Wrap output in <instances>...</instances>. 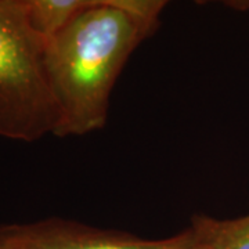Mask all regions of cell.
Wrapping results in <instances>:
<instances>
[{
    "instance_id": "obj_4",
    "label": "cell",
    "mask_w": 249,
    "mask_h": 249,
    "mask_svg": "<svg viewBox=\"0 0 249 249\" xmlns=\"http://www.w3.org/2000/svg\"><path fill=\"white\" fill-rule=\"evenodd\" d=\"M196 227L201 249H249V213L235 219H214L196 216Z\"/></svg>"
},
{
    "instance_id": "obj_5",
    "label": "cell",
    "mask_w": 249,
    "mask_h": 249,
    "mask_svg": "<svg viewBox=\"0 0 249 249\" xmlns=\"http://www.w3.org/2000/svg\"><path fill=\"white\" fill-rule=\"evenodd\" d=\"M34 27L47 37L67 24L82 10L98 4L100 0H19Z\"/></svg>"
},
{
    "instance_id": "obj_3",
    "label": "cell",
    "mask_w": 249,
    "mask_h": 249,
    "mask_svg": "<svg viewBox=\"0 0 249 249\" xmlns=\"http://www.w3.org/2000/svg\"><path fill=\"white\" fill-rule=\"evenodd\" d=\"M3 249H201L196 227L168 238L145 240L62 219L0 226Z\"/></svg>"
},
{
    "instance_id": "obj_1",
    "label": "cell",
    "mask_w": 249,
    "mask_h": 249,
    "mask_svg": "<svg viewBox=\"0 0 249 249\" xmlns=\"http://www.w3.org/2000/svg\"><path fill=\"white\" fill-rule=\"evenodd\" d=\"M148 35L129 13L98 3L46 37V68L58 111L54 136H85L106 124L116 79Z\"/></svg>"
},
{
    "instance_id": "obj_8",
    "label": "cell",
    "mask_w": 249,
    "mask_h": 249,
    "mask_svg": "<svg viewBox=\"0 0 249 249\" xmlns=\"http://www.w3.org/2000/svg\"><path fill=\"white\" fill-rule=\"evenodd\" d=\"M6 1H18L19 3V0H6Z\"/></svg>"
},
{
    "instance_id": "obj_7",
    "label": "cell",
    "mask_w": 249,
    "mask_h": 249,
    "mask_svg": "<svg viewBox=\"0 0 249 249\" xmlns=\"http://www.w3.org/2000/svg\"><path fill=\"white\" fill-rule=\"evenodd\" d=\"M196 4H223L237 11H249V0H193Z\"/></svg>"
},
{
    "instance_id": "obj_6",
    "label": "cell",
    "mask_w": 249,
    "mask_h": 249,
    "mask_svg": "<svg viewBox=\"0 0 249 249\" xmlns=\"http://www.w3.org/2000/svg\"><path fill=\"white\" fill-rule=\"evenodd\" d=\"M169 1L170 0H100V3L124 10L137 18L150 34L157 29L160 13Z\"/></svg>"
},
{
    "instance_id": "obj_2",
    "label": "cell",
    "mask_w": 249,
    "mask_h": 249,
    "mask_svg": "<svg viewBox=\"0 0 249 249\" xmlns=\"http://www.w3.org/2000/svg\"><path fill=\"white\" fill-rule=\"evenodd\" d=\"M58 111L46 68V37L18 1L0 0V137L54 134Z\"/></svg>"
},
{
    "instance_id": "obj_9",
    "label": "cell",
    "mask_w": 249,
    "mask_h": 249,
    "mask_svg": "<svg viewBox=\"0 0 249 249\" xmlns=\"http://www.w3.org/2000/svg\"><path fill=\"white\" fill-rule=\"evenodd\" d=\"M0 249H3V248H1V247H0Z\"/></svg>"
}]
</instances>
